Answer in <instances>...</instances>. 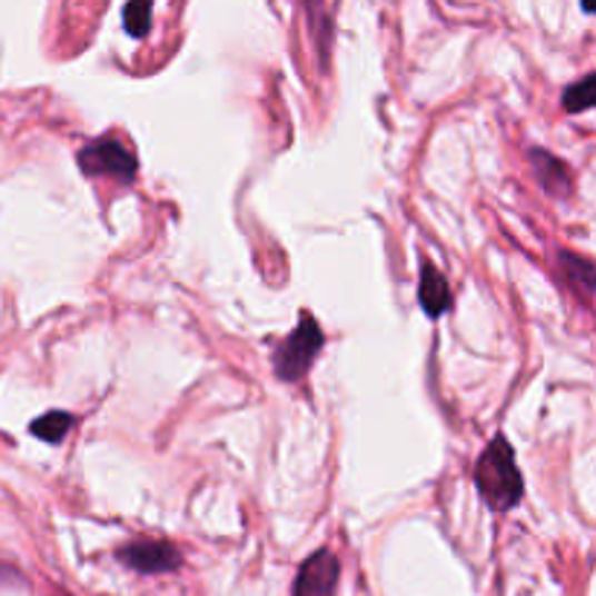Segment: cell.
I'll list each match as a JSON object with an SVG mask.
<instances>
[{"label": "cell", "mask_w": 596, "mask_h": 596, "mask_svg": "<svg viewBox=\"0 0 596 596\" xmlns=\"http://www.w3.org/2000/svg\"><path fill=\"white\" fill-rule=\"evenodd\" d=\"M475 484L480 498L495 513H509L524 498V477L515 463V448L506 437H495L475 466Z\"/></svg>", "instance_id": "cell-1"}, {"label": "cell", "mask_w": 596, "mask_h": 596, "mask_svg": "<svg viewBox=\"0 0 596 596\" xmlns=\"http://www.w3.org/2000/svg\"><path fill=\"white\" fill-rule=\"evenodd\" d=\"M320 349H324V329L317 326L309 311H302L295 332L274 349V376L286 385L300 381L311 370V364L317 361Z\"/></svg>", "instance_id": "cell-2"}, {"label": "cell", "mask_w": 596, "mask_h": 596, "mask_svg": "<svg viewBox=\"0 0 596 596\" xmlns=\"http://www.w3.org/2000/svg\"><path fill=\"white\" fill-rule=\"evenodd\" d=\"M76 160L88 178H113L120 183H135L137 178V158L113 135L85 146Z\"/></svg>", "instance_id": "cell-3"}, {"label": "cell", "mask_w": 596, "mask_h": 596, "mask_svg": "<svg viewBox=\"0 0 596 596\" xmlns=\"http://www.w3.org/2000/svg\"><path fill=\"white\" fill-rule=\"evenodd\" d=\"M117 559L126 567L137 570L143 576L155 574H172L181 567V553L169 542H155V538H140L117 550Z\"/></svg>", "instance_id": "cell-4"}, {"label": "cell", "mask_w": 596, "mask_h": 596, "mask_svg": "<svg viewBox=\"0 0 596 596\" xmlns=\"http://www.w3.org/2000/svg\"><path fill=\"white\" fill-rule=\"evenodd\" d=\"M340 565L329 550L311 553L302 562L295 579V594L291 596H335L338 590Z\"/></svg>", "instance_id": "cell-5"}, {"label": "cell", "mask_w": 596, "mask_h": 596, "mask_svg": "<svg viewBox=\"0 0 596 596\" xmlns=\"http://www.w3.org/2000/svg\"><path fill=\"white\" fill-rule=\"evenodd\" d=\"M529 167H533L538 183H542L550 196L567 198L574 192V175H570V167H567L562 158L550 155V151L544 149L529 151Z\"/></svg>", "instance_id": "cell-6"}, {"label": "cell", "mask_w": 596, "mask_h": 596, "mask_svg": "<svg viewBox=\"0 0 596 596\" xmlns=\"http://www.w3.org/2000/svg\"><path fill=\"white\" fill-rule=\"evenodd\" d=\"M451 286H448L446 274L439 271L437 265L423 262V277H419V306L428 317H443L451 309Z\"/></svg>", "instance_id": "cell-7"}, {"label": "cell", "mask_w": 596, "mask_h": 596, "mask_svg": "<svg viewBox=\"0 0 596 596\" xmlns=\"http://www.w3.org/2000/svg\"><path fill=\"white\" fill-rule=\"evenodd\" d=\"M559 271L579 295H596V265L576 257L570 250H559Z\"/></svg>", "instance_id": "cell-8"}, {"label": "cell", "mask_w": 596, "mask_h": 596, "mask_svg": "<svg viewBox=\"0 0 596 596\" xmlns=\"http://www.w3.org/2000/svg\"><path fill=\"white\" fill-rule=\"evenodd\" d=\"M306 16H309L311 36H315V44L320 50V61L324 68H329V47H332V23L326 18L324 3L320 0H306Z\"/></svg>", "instance_id": "cell-9"}, {"label": "cell", "mask_w": 596, "mask_h": 596, "mask_svg": "<svg viewBox=\"0 0 596 596\" xmlns=\"http://www.w3.org/2000/svg\"><path fill=\"white\" fill-rule=\"evenodd\" d=\"M562 108H565L567 113H582L596 108V73L585 76V79L570 85V88L562 93Z\"/></svg>", "instance_id": "cell-10"}, {"label": "cell", "mask_w": 596, "mask_h": 596, "mask_svg": "<svg viewBox=\"0 0 596 596\" xmlns=\"http://www.w3.org/2000/svg\"><path fill=\"white\" fill-rule=\"evenodd\" d=\"M73 428V416L64 414V410H50L41 419L30 425V430L36 434L38 439H44V443H61V439L68 437V430Z\"/></svg>", "instance_id": "cell-11"}, {"label": "cell", "mask_w": 596, "mask_h": 596, "mask_svg": "<svg viewBox=\"0 0 596 596\" xmlns=\"http://www.w3.org/2000/svg\"><path fill=\"white\" fill-rule=\"evenodd\" d=\"M122 27L131 38H146L151 30V0H129L122 12Z\"/></svg>", "instance_id": "cell-12"}, {"label": "cell", "mask_w": 596, "mask_h": 596, "mask_svg": "<svg viewBox=\"0 0 596 596\" xmlns=\"http://www.w3.org/2000/svg\"><path fill=\"white\" fill-rule=\"evenodd\" d=\"M582 9L590 12V16H596V0H582Z\"/></svg>", "instance_id": "cell-13"}]
</instances>
